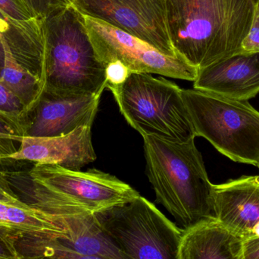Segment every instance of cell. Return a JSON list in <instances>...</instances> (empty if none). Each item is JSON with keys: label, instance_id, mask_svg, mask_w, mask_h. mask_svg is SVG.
Masks as SVG:
<instances>
[{"label": "cell", "instance_id": "cell-21", "mask_svg": "<svg viewBox=\"0 0 259 259\" xmlns=\"http://www.w3.org/2000/svg\"><path fill=\"white\" fill-rule=\"evenodd\" d=\"M0 202L9 205H24V202L20 200L18 196H15L12 190L8 187L6 180L0 178Z\"/></svg>", "mask_w": 259, "mask_h": 259}, {"label": "cell", "instance_id": "cell-19", "mask_svg": "<svg viewBox=\"0 0 259 259\" xmlns=\"http://www.w3.org/2000/svg\"><path fill=\"white\" fill-rule=\"evenodd\" d=\"M241 47L242 53H259V3L255 4L252 24Z\"/></svg>", "mask_w": 259, "mask_h": 259}, {"label": "cell", "instance_id": "cell-11", "mask_svg": "<svg viewBox=\"0 0 259 259\" xmlns=\"http://www.w3.org/2000/svg\"><path fill=\"white\" fill-rule=\"evenodd\" d=\"M100 97L45 90L36 105V116L28 135L59 136L71 133L80 126H92Z\"/></svg>", "mask_w": 259, "mask_h": 259}, {"label": "cell", "instance_id": "cell-25", "mask_svg": "<svg viewBox=\"0 0 259 259\" xmlns=\"http://www.w3.org/2000/svg\"><path fill=\"white\" fill-rule=\"evenodd\" d=\"M12 258L11 255H7L6 254V251L4 250V249L0 246V258Z\"/></svg>", "mask_w": 259, "mask_h": 259}, {"label": "cell", "instance_id": "cell-8", "mask_svg": "<svg viewBox=\"0 0 259 259\" xmlns=\"http://www.w3.org/2000/svg\"><path fill=\"white\" fill-rule=\"evenodd\" d=\"M29 174L32 180L93 213L140 196L128 184L96 169L82 172L56 164H36Z\"/></svg>", "mask_w": 259, "mask_h": 259}, {"label": "cell", "instance_id": "cell-28", "mask_svg": "<svg viewBox=\"0 0 259 259\" xmlns=\"http://www.w3.org/2000/svg\"><path fill=\"white\" fill-rule=\"evenodd\" d=\"M258 168H259V167H258Z\"/></svg>", "mask_w": 259, "mask_h": 259}, {"label": "cell", "instance_id": "cell-12", "mask_svg": "<svg viewBox=\"0 0 259 259\" xmlns=\"http://www.w3.org/2000/svg\"><path fill=\"white\" fill-rule=\"evenodd\" d=\"M193 88L239 100L259 94V53H240L200 68Z\"/></svg>", "mask_w": 259, "mask_h": 259}, {"label": "cell", "instance_id": "cell-6", "mask_svg": "<svg viewBox=\"0 0 259 259\" xmlns=\"http://www.w3.org/2000/svg\"><path fill=\"white\" fill-rule=\"evenodd\" d=\"M94 215L126 259H178L184 230L140 195Z\"/></svg>", "mask_w": 259, "mask_h": 259}, {"label": "cell", "instance_id": "cell-27", "mask_svg": "<svg viewBox=\"0 0 259 259\" xmlns=\"http://www.w3.org/2000/svg\"><path fill=\"white\" fill-rule=\"evenodd\" d=\"M254 3H255V4H256V3H259V0H253Z\"/></svg>", "mask_w": 259, "mask_h": 259}, {"label": "cell", "instance_id": "cell-24", "mask_svg": "<svg viewBox=\"0 0 259 259\" xmlns=\"http://www.w3.org/2000/svg\"><path fill=\"white\" fill-rule=\"evenodd\" d=\"M3 59H4V51H3V43H2L1 36H0V69L3 66Z\"/></svg>", "mask_w": 259, "mask_h": 259}, {"label": "cell", "instance_id": "cell-22", "mask_svg": "<svg viewBox=\"0 0 259 259\" xmlns=\"http://www.w3.org/2000/svg\"><path fill=\"white\" fill-rule=\"evenodd\" d=\"M243 259H259V237H250L244 240Z\"/></svg>", "mask_w": 259, "mask_h": 259}, {"label": "cell", "instance_id": "cell-10", "mask_svg": "<svg viewBox=\"0 0 259 259\" xmlns=\"http://www.w3.org/2000/svg\"><path fill=\"white\" fill-rule=\"evenodd\" d=\"M91 128L80 126L71 133L59 136H21L19 149L8 154L3 159L24 160L36 164H56L80 170L97 159Z\"/></svg>", "mask_w": 259, "mask_h": 259}, {"label": "cell", "instance_id": "cell-5", "mask_svg": "<svg viewBox=\"0 0 259 259\" xmlns=\"http://www.w3.org/2000/svg\"><path fill=\"white\" fill-rule=\"evenodd\" d=\"M196 137L235 162L259 167V112L248 100L182 89Z\"/></svg>", "mask_w": 259, "mask_h": 259}, {"label": "cell", "instance_id": "cell-26", "mask_svg": "<svg viewBox=\"0 0 259 259\" xmlns=\"http://www.w3.org/2000/svg\"><path fill=\"white\" fill-rule=\"evenodd\" d=\"M7 155L8 154L6 153V152H5V151L3 150V147H2L1 144H0V161H1V160H3V158H4V157Z\"/></svg>", "mask_w": 259, "mask_h": 259}, {"label": "cell", "instance_id": "cell-4", "mask_svg": "<svg viewBox=\"0 0 259 259\" xmlns=\"http://www.w3.org/2000/svg\"><path fill=\"white\" fill-rule=\"evenodd\" d=\"M131 127L142 137L185 143L196 138L182 89L164 78L131 72L118 86H109Z\"/></svg>", "mask_w": 259, "mask_h": 259}, {"label": "cell", "instance_id": "cell-14", "mask_svg": "<svg viewBox=\"0 0 259 259\" xmlns=\"http://www.w3.org/2000/svg\"><path fill=\"white\" fill-rule=\"evenodd\" d=\"M243 240L218 219L184 230L178 259H243Z\"/></svg>", "mask_w": 259, "mask_h": 259}, {"label": "cell", "instance_id": "cell-1", "mask_svg": "<svg viewBox=\"0 0 259 259\" xmlns=\"http://www.w3.org/2000/svg\"><path fill=\"white\" fill-rule=\"evenodd\" d=\"M255 6L253 0H167L177 53L199 69L242 53Z\"/></svg>", "mask_w": 259, "mask_h": 259}, {"label": "cell", "instance_id": "cell-16", "mask_svg": "<svg viewBox=\"0 0 259 259\" xmlns=\"http://www.w3.org/2000/svg\"><path fill=\"white\" fill-rule=\"evenodd\" d=\"M0 36L4 51L0 81L19 98L26 109L36 106L45 91L42 79L19 62L1 32Z\"/></svg>", "mask_w": 259, "mask_h": 259}, {"label": "cell", "instance_id": "cell-13", "mask_svg": "<svg viewBox=\"0 0 259 259\" xmlns=\"http://www.w3.org/2000/svg\"><path fill=\"white\" fill-rule=\"evenodd\" d=\"M217 219L246 240L259 228V176H243L214 185Z\"/></svg>", "mask_w": 259, "mask_h": 259}, {"label": "cell", "instance_id": "cell-23", "mask_svg": "<svg viewBox=\"0 0 259 259\" xmlns=\"http://www.w3.org/2000/svg\"><path fill=\"white\" fill-rule=\"evenodd\" d=\"M21 137L15 135V132L12 131L9 126L0 121V139L16 140L20 141Z\"/></svg>", "mask_w": 259, "mask_h": 259}, {"label": "cell", "instance_id": "cell-17", "mask_svg": "<svg viewBox=\"0 0 259 259\" xmlns=\"http://www.w3.org/2000/svg\"><path fill=\"white\" fill-rule=\"evenodd\" d=\"M21 205H9L0 202V240L7 246L9 253H12L14 258H21L18 255L15 241L24 238L25 234L22 230L15 224L18 210Z\"/></svg>", "mask_w": 259, "mask_h": 259}, {"label": "cell", "instance_id": "cell-18", "mask_svg": "<svg viewBox=\"0 0 259 259\" xmlns=\"http://www.w3.org/2000/svg\"><path fill=\"white\" fill-rule=\"evenodd\" d=\"M26 109L18 97L0 81V114L18 116Z\"/></svg>", "mask_w": 259, "mask_h": 259}, {"label": "cell", "instance_id": "cell-7", "mask_svg": "<svg viewBox=\"0 0 259 259\" xmlns=\"http://www.w3.org/2000/svg\"><path fill=\"white\" fill-rule=\"evenodd\" d=\"M83 15L97 56L105 65L120 61L131 72L157 74L190 82L196 80L199 68L183 56H168L127 32Z\"/></svg>", "mask_w": 259, "mask_h": 259}, {"label": "cell", "instance_id": "cell-3", "mask_svg": "<svg viewBox=\"0 0 259 259\" xmlns=\"http://www.w3.org/2000/svg\"><path fill=\"white\" fill-rule=\"evenodd\" d=\"M46 91L59 94L102 95L106 65L99 59L83 14L74 6L44 20Z\"/></svg>", "mask_w": 259, "mask_h": 259}, {"label": "cell", "instance_id": "cell-15", "mask_svg": "<svg viewBox=\"0 0 259 259\" xmlns=\"http://www.w3.org/2000/svg\"><path fill=\"white\" fill-rule=\"evenodd\" d=\"M0 32L6 36L12 52L16 40L27 46L40 63L44 76L46 36L44 22L24 0H0Z\"/></svg>", "mask_w": 259, "mask_h": 259}, {"label": "cell", "instance_id": "cell-2", "mask_svg": "<svg viewBox=\"0 0 259 259\" xmlns=\"http://www.w3.org/2000/svg\"><path fill=\"white\" fill-rule=\"evenodd\" d=\"M146 170L157 202L173 216L182 230L217 219L214 185L202 155L195 144L143 137Z\"/></svg>", "mask_w": 259, "mask_h": 259}, {"label": "cell", "instance_id": "cell-9", "mask_svg": "<svg viewBox=\"0 0 259 259\" xmlns=\"http://www.w3.org/2000/svg\"><path fill=\"white\" fill-rule=\"evenodd\" d=\"M69 1L83 15L137 36L168 56L180 55L169 33L167 0Z\"/></svg>", "mask_w": 259, "mask_h": 259}, {"label": "cell", "instance_id": "cell-20", "mask_svg": "<svg viewBox=\"0 0 259 259\" xmlns=\"http://www.w3.org/2000/svg\"><path fill=\"white\" fill-rule=\"evenodd\" d=\"M129 68L120 61H114L106 65V88L124 83L131 74Z\"/></svg>", "mask_w": 259, "mask_h": 259}]
</instances>
